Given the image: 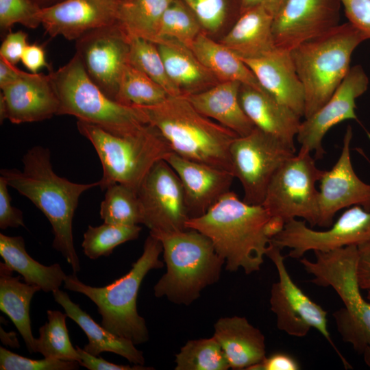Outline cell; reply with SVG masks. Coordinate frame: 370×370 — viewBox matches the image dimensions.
<instances>
[{"mask_svg": "<svg viewBox=\"0 0 370 370\" xmlns=\"http://www.w3.org/2000/svg\"><path fill=\"white\" fill-rule=\"evenodd\" d=\"M22 162V170L3 169L1 176L45 215L54 236L53 247L62 254L76 274L80 271V263L73 243V219L81 195L99 186V180L78 184L60 177L53 169L49 149L42 146L29 149Z\"/></svg>", "mask_w": 370, "mask_h": 370, "instance_id": "6da1fadb", "label": "cell"}, {"mask_svg": "<svg viewBox=\"0 0 370 370\" xmlns=\"http://www.w3.org/2000/svg\"><path fill=\"white\" fill-rule=\"evenodd\" d=\"M271 215L262 205L241 201L233 191L221 197L204 215L190 219L187 229L197 230L212 242L225 269L246 274L259 271L272 245L264 232Z\"/></svg>", "mask_w": 370, "mask_h": 370, "instance_id": "7a4b0ae2", "label": "cell"}, {"mask_svg": "<svg viewBox=\"0 0 370 370\" xmlns=\"http://www.w3.org/2000/svg\"><path fill=\"white\" fill-rule=\"evenodd\" d=\"M136 107L174 153L233 173L230 147L238 136L199 113L185 95L168 96L154 106Z\"/></svg>", "mask_w": 370, "mask_h": 370, "instance_id": "3957f363", "label": "cell"}, {"mask_svg": "<svg viewBox=\"0 0 370 370\" xmlns=\"http://www.w3.org/2000/svg\"><path fill=\"white\" fill-rule=\"evenodd\" d=\"M162 252L160 240L149 234L143 251L125 275L102 287L85 284L75 273L66 275L64 288L88 297L97 307L101 325L110 332L131 341L135 345L149 339L145 320L137 311L136 301L142 281L152 269L164 266L159 259Z\"/></svg>", "mask_w": 370, "mask_h": 370, "instance_id": "277c9868", "label": "cell"}, {"mask_svg": "<svg viewBox=\"0 0 370 370\" xmlns=\"http://www.w3.org/2000/svg\"><path fill=\"white\" fill-rule=\"evenodd\" d=\"M149 234L161 242L166 266L154 286L156 297L188 306L219 280L225 260L206 236L193 229Z\"/></svg>", "mask_w": 370, "mask_h": 370, "instance_id": "5b68a950", "label": "cell"}, {"mask_svg": "<svg viewBox=\"0 0 370 370\" xmlns=\"http://www.w3.org/2000/svg\"><path fill=\"white\" fill-rule=\"evenodd\" d=\"M366 40L363 33L347 22L290 51L304 89V119L333 95L351 68L354 51Z\"/></svg>", "mask_w": 370, "mask_h": 370, "instance_id": "8992f818", "label": "cell"}, {"mask_svg": "<svg viewBox=\"0 0 370 370\" xmlns=\"http://www.w3.org/2000/svg\"><path fill=\"white\" fill-rule=\"evenodd\" d=\"M315 260L299 259L304 270L313 275L311 282L331 286L344 307L335 311L336 328L344 342L362 354L370 346V301L361 295L358 278V249L355 245L328 251H314Z\"/></svg>", "mask_w": 370, "mask_h": 370, "instance_id": "52a82bcc", "label": "cell"}, {"mask_svg": "<svg viewBox=\"0 0 370 370\" xmlns=\"http://www.w3.org/2000/svg\"><path fill=\"white\" fill-rule=\"evenodd\" d=\"M49 74L59 101L58 115L74 116L117 136L132 134L149 124L138 107L106 96L89 78L75 53Z\"/></svg>", "mask_w": 370, "mask_h": 370, "instance_id": "ba28073f", "label": "cell"}, {"mask_svg": "<svg viewBox=\"0 0 370 370\" xmlns=\"http://www.w3.org/2000/svg\"><path fill=\"white\" fill-rule=\"evenodd\" d=\"M77 127L92 145L101 161L102 190L119 183L137 191L152 166L173 152L160 132L150 124L127 136L114 135L79 120Z\"/></svg>", "mask_w": 370, "mask_h": 370, "instance_id": "9c48e42d", "label": "cell"}, {"mask_svg": "<svg viewBox=\"0 0 370 370\" xmlns=\"http://www.w3.org/2000/svg\"><path fill=\"white\" fill-rule=\"evenodd\" d=\"M325 170L317 168L311 152L299 149L273 176L262 206L271 216L287 221L302 218L312 227L319 219V190L316 182Z\"/></svg>", "mask_w": 370, "mask_h": 370, "instance_id": "30bf717a", "label": "cell"}, {"mask_svg": "<svg viewBox=\"0 0 370 370\" xmlns=\"http://www.w3.org/2000/svg\"><path fill=\"white\" fill-rule=\"evenodd\" d=\"M295 151L256 127L246 136L236 137L230 147V156L234 177L243 188V201L262 205L273 176Z\"/></svg>", "mask_w": 370, "mask_h": 370, "instance_id": "8fae6325", "label": "cell"}, {"mask_svg": "<svg viewBox=\"0 0 370 370\" xmlns=\"http://www.w3.org/2000/svg\"><path fill=\"white\" fill-rule=\"evenodd\" d=\"M281 250L272 243L266 256L273 262L278 273V281L272 284L270 296L271 310L276 315L278 328L295 337L305 336L311 328H314L334 348L345 367L352 368L331 338L328 328V312L293 282Z\"/></svg>", "mask_w": 370, "mask_h": 370, "instance_id": "7c38bea8", "label": "cell"}, {"mask_svg": "<svg viewBox=\"0 0 370 370\" xmlns=\"http://www.w3.org/2000/svg\"><path fill=\"white\" fill-rule=\"evenodd\" d=\"M272 243L280 249H291L288 256L300 259L308 251H328L348 245H360L370 241V211L353 206L343 212L327 230L308 227L296 219L285 223Z\"/></svg>", "mask_w": 370, "mask_h": 370, "instance_id": "4fadbf2b", "label": "cell"}, {"mask_svg": "<svg viewBox=\"0 0 370 370\" xmlns=\"http://www.w3.org/2000/svg\"><path fill=\"white\" fill-rule=\"evenodd\" d=\"M137 195L142 224L150 232L187 230L189 219L181 181L164 160L157 162L140 185Z\"/></svg>", "mask_w": 370, "mask_h": 370, "instance_id": "5bb4252c", "label": "cell"}, {"mask_svg": "<svg viewBox=\"0 0 370 370\" xmlns=\"http://www.w3.org/2000/svg\"><path fill=\"white\" fill-rule=\"evenodd\" d=\"M75 41V54L92 82L116 101L120 77L127 63L129 36L119 23L87 32Z\"/></svg>", "mask_w": 370, "mask_h": 370, "instance_id": "9a60e30c", "label": "cell"}, {"mask_svg": "<svg viewBox=\"0 0 370 370\" xmlns=\"http://www.w3.org/2000/svg\"><path fill=\"white\" fill-rule=\"evenodd\" d=\"M369 84V77L361 65L351 67L330 98L301 122L296 136L300 149L314 151L316 159L323 158L325 151L322 143L325 134L343 121H358L355 112L356 101L367 91Z\"/></svg>", "mask_w": 370, "mask_h": 370, "instance_id": "2e32d148", "label": "cell"}, {"mask_svg": "<svg viewBox=\"0 0 370 370\" xmlns=\"http://www.w3.org/2000/svg\"><path fill=\"white\" fill-rule=\"evenodd\" d=\"M340 0H285L275 15L276 48L289 51L340 24Z\"/></svg>", "mask_w": 370, "mask_h": 370, "instance_id": "e0dca14e", "label": "cell"}, {"mask_svg": "<svg viewBox=\"0 0 370 370\" xmlns=\"http://www.w3.org/2000/svg\"><path fill=\"white\" fill-rule=\"evenodd\" d=\"M351 126L347 127L341 155L320 179L319 219L317 225L330 227L336 213L352 206H360L370 211V184L362 182L354 171L350 156L352 138Z\"/></svg>", "mask_w": 370, "mask_h": 370, "instance_id": "ac0fdd59", "label": "cell"}, {"mask_svg": "<svg viewBox=\"0 0 370 370\" xmlns=\"http://www.w3.org/2000/svg\"><path fill=\"white\" fill-rule=\"evenodd\" d=\"M121 0H63L42 8L39 18L51 37L76 40L88 31L118 23Z\"/></svg>", "mask_w": 370, "mask_h": 370, "instance_id": "d6986e66", "label": "cell"}, {"mask_svg": "<svg viewBox=\"0 0 370 370\" xmlns=\"http://www.w3.org/2000/svg\"><path fill=\"white\" fill-rule=\"evenodd\" d=\"M164 160L181 181L189 219L206 214L230 190L234 175L228 171L182 158L174 152Z\"/></svg>", "mask_w": 370, "mask_h": 370, "instance_id": "ffe728a7", "label": "cell"}, {"mask_svg": "<svg viewBox=\"0 0 370 370\" xmlns=\"http://www.w3.org/2000/svg\"><path fill=\"white\" fill-rule=\"evenodd\" d=\"M7 119L14 124L41 121L58 115L59 101L50 74L24 72L2 88Z\"/></svg>", "mask_w": 370, "mask_h": 370, "instance_id": "44dd1931", "label": "cell"}, {"mask_svg": "<svg viewBox=\"0 0 370 370\" xmlns=\"http://www.w3.org/2000/svg\"><path fill=\"white\" fill-rule=\"evenodd\" d=\"M242 60L265 91L304 116V89L289 51L275 48L263 56Z\"/></svg>", "mask_w": 370, "mask_h": 370, "instance_id": "7402d4cb", "label": "cell"}, {"mask_svg": "<svg viewBox=\"0 0 370 370\" xmlns=\"http://www.w3.org/2000/svg\"><path fill=\"white\" fill-rule=\"evenodd\" d=\"M239 101L255 127L295 149V138L301 122L299 114L267 91L248 86L241 85Z\"/></svg>", "mask_w": 370, "mask_h": 370, "instance_id": "603a6c76", "label": "cell"}, {"mask_svg": "<svg viewBox=\"0 0 370 370\" xmlns=\"http://www.w3.org/2000/svg\"><path fill=\"white\" fill-rule=\"evenodd\" d=\"M214 328L213 336L221 345L232 369L247 370L267 356L263 334L245 317L220 318Z\"/></svg>", "mask_w": 370, "mask_h": 370, "instance_id": "cb8c5ba5", "label": "cell"}, {"mask_svg": "<svg viewBox=\"0 0 370 370\" xmlns=\"http://www.w3.org/2000/svg\"><path fill=\"white\" fill-rule=\"evenodd\" d=\"M241 85L236 81H225L204 91L185 95L199 113L216 120L238 136H244L256 127L241 107Z\"/></svg>", "mask_w": 370, "mask_h": 370, "instance_id": "d4e9b609", "label": "cell"}, {"mask_svg": "<svg viewBox=\"0 0 370 370\" xmlns=\"http://www.w3.org/2000/svg\"><path fill=\"white\" fill-rule=\"evenodd\" d=\"M274 15L263 6L243 12L221 43L242 59L256 58L274 50Z\"/></svg>", "mask_w": 370, "mask_h": 370, "instance_id": "484cf974", "label": "cell"}, {"mask_svg": "<svg viewBox=\"0 0 370 370\" xmlns=\"http://www.w3.org/2000/svg\"><path fill=\"white\" fill-rule=\"evenodd\" d=\"M52 295L68 317L73 320L86 334L88 343L83 348L86 352L96 356H99L102 352H112L135 365H144L143 352L136 349L131 341L117 336L99 325L78 304L74 303L66 292L58 289L52 292Z\"/></svg>", "mask_w": 370, "mask_h": 370, "instance_id": "4316f807", "label": "cell"}, {"mask_svg": "<svg viewBox=\"0 0 370 370\" xmlns=\"http://www.w3.org/2000/svg\"><path fill=\"white\" fill-rule=\"evenodd\" d=\"M0 255L6 266L18 273L25 282L37 286L45 293L60 289L66 277L58 263L45 266L33 259L27 254L21 236H10L1 233Z\"/></svg>", "mask_w": 370, "mask_h": 370, "instance_id": "83f0119b", "label": "cell"}, {"mask_svg": "<svg viewBox=\"0 0 370 370\" xmlns=\"http://www.w3.org/2000/svg\"><path fill=\"white\" fill-rule=\"evenodd\" d=\"M199 62L222 82L236 81L242 85L264 90L256 76L230 49L199 33L190 49Z\"/></svg>", "mask_w": 370, "mask_h": 370, "instance_id": "f1b7e54d", "label": "cell"}, {"mask_svg": "<svg viewBox=\"0 0 370 370\" xmlns=\"http://www.w3.org/2000/svg\"><path fill=\"white\" fill-rule=\"evenodd\" d=\"M12 272L4 262L0 263V310L12 320L29 352L34 353L36 338L32 332L29 308L34 293L40 288L21 282V275L14 277Z\"/></svg>", "mask_w": 370, "mask_h": 370, "instance_id": "f546056e", "label": "cell"}, {"mask_svg": "<svg viewBox=\"0 0 370 370\" xmlns=\"http://www.w3.org/2000/svg\"><path fill=\"white\" fill-rule=\"evenodd\" d=\"M156 45L169 77L180 90L196 88L211 77L212 73L184 45L170 39L162 40Z\"/></svg>", "mask_w": 370, "mask_h": 370, "instance_id": "4dcf8cb0", "label": "cell"}, {"mask_svg": "<svg viewBox=\"0 0 370 370\" xmlns=\"http://www.w3.org/2000/svg\"><path fill=\"white\" fill-rule=\"evenodd\" d=\"M173 0H123L118 23L129 36L158 42L161 18Z\"/></svg>", "mask_w": 370, "mask_h": 370, "instance_id": "1f68e13d", "label": "cell"}, {"mask_svg": "<svg viewBox=\"0 0 370 370\" xmlns=\"http://www.w3.org/2000/svg\"><path fill=\"white\" fill-rule=\"evenodd\" d=\"M47 322L39 328V337L34 343V352L45 358L80 362L76 347L70 340L66 325V313L59 310L47 312Z\"/></svg>", "mask_w": 370, "mask_h": 370, "instance_id": "d6a6232c", "label": "cell"}, {"mask_svg": "<svg viewBox=\"0 0 370 370\" xmlns=\"http://www.w3.org/2000/svg\"><path fill=\"white\" fill-rule=\"evenodd\" d=\"M167 92L146 74L127 63L122 71L116 101L130 106H150L164 101Z\"/></svg>", "mask_w": 370, "mask_h": 370, "instance_id": "836d02e7", "label": "cell"}, {"mask_svg": "<svg viewBox=\"0 0 370 370\" xmlns=\"http://www.w3.org/2000/svg\"><path fill=\"white\" fill-rule=\"evenodd\" d=\"M105 190L99 211L104 223L122 225L142 224L141 208L136 190L116 183Z\"/></svg>", "mask_w": 370, "mask_h": 370, "instance_id": "e575fe53", "label": "cell"}, {"mask_svg": "<svg viewBox=\"0 0 370 370\" xmlns=\"http://www.w3.org/2000/svg\"><path fill=\"white\" fill-rule=\"evenodd\" d=\"M127 62L158 84L169 96L183 95L169 77L156 43L129 36Z\"/></svg>", "mask_w": 370, "mask_h": 370, "instance_id": "d590c367", "label": "cell"}, {"mask_svg": "<svg viewBox=\"0 0 370 370\" xmlns=\"http://www.w3.org/2000/svg\"><path fill=\"white\" fill-rule=\"evenodd\" d=\"M175 370H227L230 365L214 336L189 340L175 355Z\"/></svg>", "mask_w": 370, "mask_h": 370, "instance_id": "8d00e7d4", "label": "cell"}, {"mask_svg": "<svg viewBox=\"0 0 370 370\" xmlns=\"http://www.w3.org/2000/svg\"><path fill=\"white\" fill-rule=\"evenodd\" d=\"M141 230L138 225H122L104 222L96 227L88 225L82 243L84 253L92 260L108 256L119 245L138 238Z\"/></svg>", "mask_w": 370, "mask_h": 370, "instance_id": "74e56055", "label": "cell"}, {"mask_svg": "<svg viewBox=\"0 0 370 370\" xmlns=\"http://www.w3.org/2000/svg\"><path fill=\"white\" fill-rule=\"evenodd\" d=\"M199 24L197 18L182 3L173 0L161 18L157 43L164 39H170L190 49L200 33Z\"/></svg>", "mask_w": 370, "mask_h": 370, "instance_id": "f35d334b", "label": "cell"}, {"mask_svg": "<svg viewBox=\"0 0 370 370\" xmlns=\"http://www.w3.org/2000/svg\"><path fill=\"white\" fill-rule=\"evenodd\" d=\"M40 8L33 0H0V27L1 31L11 32L19 23L28 28H36L40 23Z\"/></svg>", "mask_w": 370, "mask_h": 370, "instance_id": "ab89813d", "label": "cell"}, {"mask_svg": "<svg viewBox=\"0 0 370 370\" xmlns=\"http://www.w3.org/2000/svg\"><path fill=\"white\" fill-rule=\"evenodd\" d=\"M77 361L52 358L34 360L23 357L0 347L1 370H75L79 368Z\"/></svg>", "mask_w": 370, "mask_h": 370, "instance_id": "60d3db41", "label": "cell"}, {"mask_svg": "<svg viewBox=\"0 0 370 370\" xmlns=\"http://www.w3.org/2000/svg\"><path fill=\"white\" fill-rule=\"evenodd\" d=\"M199 23L210 32L217 31L226 16L225 0H184Z\"/></svg>", "mask_w": 370, "mask_h": 370, "instance_id": "b9f144b4", "label": "cell"}, {"mask_svg": "<svg viewBox=\"0 0 370 370\" xmlns=\"http://www.w3.org/2000/svg\"><path fill=\"white\" fill-rule=\"evenodd\" d=\"M348 22L370 39V0H340Z\"/></svg>", "mask_w": 370, "mask_h": 370, "instance_id": "7bdbcfd3", "label": "cell"}, {"mask_svg": "<svg viewBox=\"0 0 370 370\" xmlns=\"http://www.w3.org/2000/svg\"><path fill=\"white\" fill-rule=\"evenodd\" d=\"M8 182L0 176V228L25 227L23 212L11 204Z\"/></svg>", "mask_w": 370, "mask_h": 370, "instance_id": "ee69618b", "label": "cell"}, {"mask_svg": "<svg viewBox=\"0 0 370 370\" xmlns=\"http://www.w3.org/2000/svg\"><path fill=\"white\" fill-rule=\"evenodd\" d=\"M27 45V34L25 32H10L1 43L0 58L15 65L21 60L23 51Z\"/></svg>", "mask_w": 370, "mask_h": 370, "instance_id": "f6af8a7d", "label": "cell"}, {"mask_svg": "<svg viewBox=\"0 0 370 370\" xmlns=\"http://www.w3.org/2000/svg\"><path fill=\"white\" fill-rule=\"evenodd\" d=\"M80 357L79 365L89 370H150L152 367L140 365H116L108 362L100 356H93L78 346L75 347Z\"/></svg>", "mask_w": 370, "mask_h": 370, "instance_id": "bcb514c9", "label": "cell"}, {"mask_svg": "<svg viewBox=\"0 0 370 370\" xmlns=\"http://www.w3.org/2000/svg\"><path fill=\"white\" fill-rule=\"evenodd\" d=\"M301 367L298 361L292 356L276 352L265 358L260 363L254 365L247 370H299Z\"/></svg>", "mask_w": 370, "mask_h": 370, "instance_id": "7dc6e473", "label": "cell"}, {"mask_svg": "<svg viewBox=\"0 0 370 370\" xmlns=\"http://www.w3.org/2000/svg\"><path fill=\"white\" fill-rule=\"evenodd\" d=\"M21 61L32 73H38V71L43 67L48 68L49 71H51L46 60L43 47L37 44H28L27 45Z\"/></svg>", "mask_w": 370, "mask_h": 370, "instance_id": "c3c4849f", "label": "cell"}, {"mask_svg": "<svg viewBox=\"0 0 370 370\" xmlns=\"http://www.w3.org/2000/svg\"><path fill=\"white\" fill-rule=\"evenodd\" d=\"M358 278L361 289L370 290V241L358 246Z\"/></svg>", "mask_w": 370, "mask_h": 370, "instance_id": "681fc988", "label": "cell"}, {"mask_svg": "<svg viewBox=\"0 0 370 370\" xmlns=\"http://www.w3.org/2000/svg\"><path fill=\"white\" fill-rule=\"evenodd\" d=\"M24 71L18 69L0 58V88L1 89L18 79Z\"/></svg>", "mask_w": 370, "mask_h": 370, "instance_id": "f907efd6", "label": "cell"}, {"mask_svg": "<svg viewBox=\"0 0 370 370\" xmlns=\"http://www.w3.org/2000/svg\"><path fill=\"white\" fill-rule=\"evenodd\" d=\"M284 1L285 0H240L241 13L253 7L263 6L275 16Z\"/></svg>", "mask_w": 370, "mask_h": 370, "instance_id": "816d5d0a", "label": "cell"}, {"mask_svg": "<svg viewBox=\"0 0 370 370\" xmlns=\"http://www.w3.org/2000/svg\"><path fill=\"white\" fill-rule=\"evenodd\" d=\"M285 223L282 218L271 216L264 225V232L269 238L272 239L282 231Z\"/></svg>", "mask_w": 370, "mask_h": 370, "instance_id": "f5cc1de1", "label": "cell"}, {"mask_svg": "<svg viewBox=\"0 0 370 370\" xmlns=\"http://www.w3.org/2000/svg\"><path fill=\"white\" fill-rule=\"evenodd\" d=\"M362 355L365 364L370 368V346L365 349Z\"/></svg>", "mask_w": 370, "mask_h": 370, "instance_id": "db71d44e", "label": "cell"}, {"mask_svg": "<svg viewBox=\"0 0 370 370\" xmlns=\"http://www.w3.org/2000/svg\"><path fill=\"white\" fill-rule=\"evenodd\" d=\"M367 300L370 301V290L367 291Z\"/></svg>", "mask_w": 370, "mask_h": 370, "instance_id": "11a10c76", "label": "cell"}, {"mask_svg": "<svg viewBox=\"0 0 370 370\" xmlns=\"http://www.w3.org/2000/svg\"><path fill=\"white\" fill-rule=\"evenodd\" d=\"M122 1V0H121Z\"/></svg>", "mask_w": 370, "mask_h": 370, "instance_id": "9f6ffc18", "label": "cell"}]
</instances>
